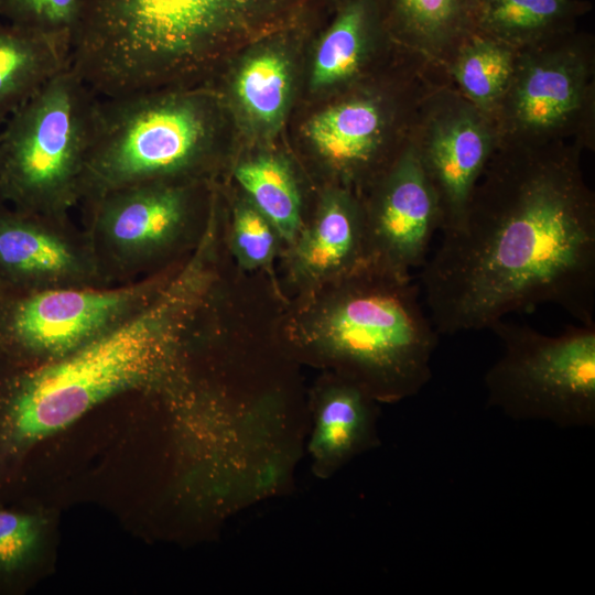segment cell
I'll return each mask as SVG.
<instances>
[{"mask_svg": "<svg viewBox=\"0 0 595 595\" xmlns=\"http://www.w3.org/2000/svg\"><path fill=\"white\" fill-rule=\"evenodd\" d=\"M378 401L354 381L336 375L315 399L310 452L314 466L331 474L378 444Z\"/></svg>", "mask_w": 595, "mask_h": 595, "instance_id": "cell-13", "label": "cell"}, {"mask_svg": "<svg viewBox=\"0 0 595 595\" xmlns=\"http://www.w3.org/2000/svg\"><path fill=\"white\" fill-rule=\"evenodd\" d=\"M210 99L183 87L99 97L79 191L100 196L184 175L213 148Z\"/></svg>", "mask_w": 595, "mask_h": 595, "instance_id": "cell-5", "label": "cell"}, {"mask_svg": "<svg viewBox=\"0 0 595 595\" xmlns=\"http://www.w3.org/2000/svg\"><path fill=\"white\" fill-rule=\"evenodd\" d=\"M390 3L404 28L428 41L450 36L466 18L465 0H390Z\"/></svg>", "mask_w": 595, "mask_h": 595, "instance_id": "cell-25", "label": "cell"}, {"mask_svg": "<svg viewBox=\"0 0 595 595\" xmlns=\"http://www.w3.org/2000/svg\"><path fill=\"white\" fill-rule=\"evenodd\" d=\"M376 0H345L321 39L311 74L314 88L335 85L359 68L372 30Z\"/></svg>", "mask_w": 595, "mask_h": 595, "instance_id": "cell-18", "label": "cell"}, {"mask_svg": "<svg viewBox=\"0 0 595 595\" xmlns=\"http://www.w3.org/2000/svg\"><path fill=\"white\" fill-rule=\"evenodd\" d=\"M584 85L582 65L569 56L532 63L518 79L513 111L526 128L542 130L563 122L578 107Z\"/></svg>", "mask_w": 595, "mask_h": 595, "instance_id": "cell-16", "label": "cell"}, {"mask_svg": "<svg viewBox=\"0 0 595 595\" xmlns=\"http://www.w3.org/2000/svg\"><path fill=\"white\" fill-rule=\"evenodd\" d=\"M279 239L272 224L250 202L236 206L230 247L241 268L256 270L272 263Z\"/></svg>", "mask_w": 595, "mask_h": 595, "instance_id": "cell-24", "label": "cell"}, {"mask_svg": "<svg viewBox=\"0 0 595 595\" xmlns=\"http://www.w3.org/2000/svg\"><path fill=\"white\" fill-rule=\"evenodd\" d=\"M489 329L502 345L484 378L489 407L516 421L595 426V324L551 336L502 318Z\"/></svg>", "mask_w": 595, "mask_h": 595, "instance_id": "cell-7", "label": "cell"}, {"mask_svg": "<svg viewBox=\"0 0 595 595\" xmlns=\"http://www.w3.org/2000/svg\"><path fill=\"white\" fill-rule=\"evenodd\" d=\"M289 247L291 274L306 289L344 277L367 261L364 209L348 193L328 191Z\"/></svg>", "mask_w": 595, "mask_h": 595, "instance_id": "cell-10", "label": "cell"}, {"mask_svg": "<svg viewBox=\"0 0 595 595\" xmlns=\"http://www.w3.org/2000/svg\"><path fill=\"white\" fill-rule=\"evenodd\" d=\"M0 196H1V152H0Z\"/></svg>", "mask_w": 595, "mask_h": 595, "instance_id": "cell-27", "label": "cell"}, {"mask_svg": "<svg viewBox=\"0 0 595 595\" xmlns=\"http://www.w3.org/2000/svg\"><path fill=\"white\" fill-rule=\"evenodd\" d=\"M41 531L37 517L0 509V575L17 574L31 562L40 544Z\"/></svg>", "mask_w": 595, "mask_h": 595, "instance_id": "cell-26", "label": "cell"}, {"mask_svg": "<svg viewBox=\"0 0 595 595\" xmlns=\"http://www.w3.org/2000/svg\"><path fill=\"white\" fill-rule=\"evenodd\" d=\"M479 24L504 37L522 39L548 30L569 11L567 0H482Z\"/></svg>", "mask_w": 595, "mask_h": 595, "instance_id": "cell-22", "label": "cell"}, {"mask_svg": "<svg viewBox=\"0 0 595 595\" xmlns=\"http://www.w3.org/2000/svg\"><path fill=\"white\" fill-rule=\"evenodd\" d=\"M364 221L367 261L402 275L422 267L441 215L420 151L408 149L394 162Z\"/></svg>", "mask_w": 595, "mask_h": 595, "instance_id": "cell-8", "label": "cell"}, {"mask_svg": "<svg viewBox=\"0 0 595 595\" xmlns=\"http://www.w3.org/2000/svg\"><path fill=\"white\" fill-rule=\"evenodd\" d=\"M167 181L138 183L98 196L100 221L118 246L152 249L181 230L187 218L188 192Z\"/></svg>", "mask_w": 595, "mask_h": 595, "instance_id": "cell-12", "label": "cell"}, {"mask_svg": "<svg viewBox=\"0 0 595 595\" xmlns=\"http://www.w3.org/2000/svg\"><path fill=\"white\" fill-rule=\"evenodd\" d=\"M83 0H0L7 22L34 32L69 54Z\"/></svg>", "mask_w": 595, "mask_h": 595, "instance_id": "cell-23", "label": "cell"}, {"mask_svg": "<svg viewBox=\"0 0 595 595\" xmlns=\"http://www.w3.org/2000/svg\"><path fill=\"white\" fill-rule=\"evenodd\" d=\"M307 298L294 334L336 375L378 402L413 397L431 380L439 334L410 275L366 261Z\"/></svg>", "mask_w": 595, "mask_h": 595, "instance_id": "cell-3", "label": "cell"}, {"mask_svg": "<svg viewBox=\"0 0 595 595\" xmlns=\"http://www.w3.org/2000/svg\"><path fill=\"white\" fill-rule=\"evenodd\" d=\"M235 177L249 202L290 246L302 228V206L289 164L280 156L260 154L239 163Z\"/></svg>", "mask_w": 595, "mask_h": 595, "instance_id": "cell-17", "label": "cell"}, {"mask_svg": "<svg viewBox=\"0 0 595 595\" xmlns=\"http://www.w3.org/2000/svg\"><path fill=\"white\" fill-rule=\"evenodd\" d=\"M513 57L502 44L476 39L461 53L454 75L464 93L478 106L488 107L508 86Z\"/></svg>", "mask_w": 595, "mask_h": 595, "instance_id": "cell-21", "label": "cell"}, {"mask_svg": "<svg viewBox=\"0 0 595 595\" xmlns=\"http://www.w3.org/2000/svg\"><path fill=\"white\" fill-rule=\"evenodd\" d=\"M74 258L64 242L19 217L0 216V266L28 275H57Z\"/></svg>", "mask_w": 595, "mask_h": 595, "instance_id": "cell-20", "label": "cell"}, {"mask_svg": "<svg viewBox=\"0 0 595 595\" xmlns=\"http://www.w3.org/2000/svg\"><path fill=\"white\" fill-rule=\"evenodd\" d=\"M305 0H83L69 68L101 98L181 87L234 44L298 21Z\"/></svg>", "mask_w": 595, "mask_h": 595, "instance_id": "cell-2", "label": "cell"}, {"mask_svg": "<svg viewBox=\"0 0 595 595\" xmlns=\"http://www.w3.org/2000/svg\"><path fill=\"white\" fill-rule=\"evenodd\" d=\"M382 128L378 104L356 98L316 113L306 125V136L332 167L354 174L372 161Z\"/></svg>", "mask_w": 595, "mask_h": 595, "instance_id": "cell-14", "label": "cell"}, {"mask_svg": "<svg viewBox=\"0 0 595 595\" xmlns=\"http://www.w3.org/2000/svg\"><path fill=\"white\" fill-rule=\"evenodd\" d=\"M478 2H480L482 0H477Z\"/></svg>", "mask_w": 595, "mask_h": 595, "instance_id": "cell-28", "label": "cell"}, {"mask_svg": "<svg viewBox=\"0 0 595 595\" xmlns=\"http://www.w3.org/2000/svg\"><path fill=\"white\" fill-rule=\"evenodd\" d=\"M197 256L150 305L55 364L20 378L0 401V463L143 381L174 339L205 283Z\"/></svg>", "mask_w": 595, "mask_h": 595, "instance_id": "cell-4", "label": "cell"}, {"mask_svg": "<svg viewBox=\"0 0 595 595\" xmlns=\"http://www.w3.org/2000/svg\"><path fill=\"white\" fill-rule=\"evenodd\" d=\"M147 289L50 290L22 301L12 318L15 338L50 354L78 348L105 333Z\"/></svg>", "mask_w": 595, "mask_h": 595, "instance_id": "cell-9", "label": "cell"}, {"mask_svg": "<svg viewBox=\"0 0 595 595\" xmlns=\"http://www.w3.org/2000/svg\"><path fill=\"white\" fill-rule=\"evenodd\" d=\"M68 66V55L47 39L0 21V123Z\"/></svg>", "mask_w": 595, "mask_h": 595, "instance_id": "cell-15", "label": "cell"}, {"mask_svg": "<svg viewBox=\"0 0 595 595\" xmlns=\"http://www.w3.org/2000/svg\"><path fill=\"white\" fill-rule=\"evenodd\" d=\"M99 97L66 66L0 132L1 196L55 208L79 192Z\"/></svg>", "mask_w": 595, "mask_h": 595, "instance_id": "cell-6", "label": "cell"}, {"mask_svg": "<svg viewBox=\"0 0 595 595\" xmlns=\"http://www.w3.org/2000/svg\"><path fill=\"white\" fill-rule=\"evenodd\" d=\"M490 145L486 127L473 113L450 115L433 127L420 155L437 195L442 232L462 223Z\"/></svg>", "mask_w": 595, "mask_h": 595, "instance_id": "cell-11", "label": "cell"}, {"mask_svg": "<svg viewBox=\"0 0 595 595\" xmlns=\"http://www.w3.org/2000/svg\"><path fill=\"white\" fill-rule=\"evenodd\" d=\"M291 90V66L286 56L266 48L240 65L235 80L236 99L258 129H277L286 111Z\"/></svg>", "mask_w": 595, "mask_h": 595, "instance_id": "cell-19", "label": "cell"}, {"mask_svg": "<svg viewBox=\"0 0 595 595\" xmlns=\"http://www.w3.org/2000/svg\"><path fill=\"white\" fill-rule=\"evenodd\" d=\"M442 235L420 274L439 335L489 328L543 303L595 324V208L571 162L497 169Z\"/></svg>", "mask_w": 595, "mask_h": 595, "instance_id": "cell-1", "label": "cell"}]
</instances>
